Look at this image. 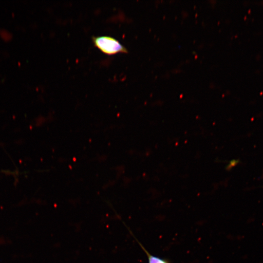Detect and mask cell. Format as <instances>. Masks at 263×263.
Returning a JSON list of instances; mask_svg holds the SVG:
<instances>
[{
	"label": "cell",
	"instance_id": "1",
	"mask_svg": "<svg viewBox=\"0 0 263 263\" xmlns=\"http://www.w3.org/2000/svg\"><path fill=\"white\" fill-rule=\"evenodd\" d=\"M92 40L95 47L107 55L128 52L126 48L117 39L110 36L93 37Z\"/></svg>",
	"mask_w": 263,
	"mask_h": 263
},
{
	"label": "cell",
	"instance_id": "2",
	"mask_svg": "<svg viewBox=\"0 0 263 263\" xmlns=\"http://www.w3.org/2000/svg\"><path fill=\"white\" fill-rule=\"evenodd\" d=\"M124 225H126L127 228L128 229V230L130 231V232L132 234V235L133 236L134 238L135 239L136 241L140 245V246L142 248L143 250L145 252L147 256L148 259V262L149 263H169V261H168L166 260L160 258L159 257H158L157 256H155L154 255H152L150 254L147 250L144 247V246L141 244V243L139 242V241L136 239L135 237L133 235L132 232L130 230V229L127 227V226L124 223Z\"/></svg>",
	"mask_w": 263,
	"mask_h": 263
}]
</instances>
